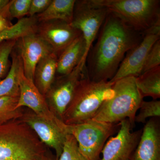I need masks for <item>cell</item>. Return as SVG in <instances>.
Here are the masks:
<instances>
[{
  "label": "cell",
  "instance_id": "cell-18",
  "mask_svg": "<svg viewBox=\"0 0 160 160\" xmlns=\"http://www.w3.org/2000/svg\"><path fill=\"white\" fill-rule=\"evenodd\" d=\"M11 55L12 61L9 72L5 78L0 82V98L19 97V76L23 69L22 62L14 48Z\"/></svg>",
  "mask_w": 160,
  "mask_h": 160
},
{
  "label": "cell",
  "instance_id": "cell-17",
  "mask_svg": "<svg viewBox=\"0 0 160 160\" xmlns=\"http://www.w3.org/2000/svg\"><path fill=\"white\" fill-rule=\"evenodd\" d=\"M58 58V56L52 52L41 59L35 69L33 82L44 97L55 79Z\"/></svg>",
  "mask_w": 160,
  "mask_h": 160
},
{
  "label": "cell",
  "instance_id": "cell-2",
  "mask_svg": "<svg viewBox=\"0 0 160 160\" xmlns=\"http://www.w3.org/2000/svg\"><path fill=\"white\" fill-rule=\"evenodd\" d=\"M112 85L109 81H92L85 72L63 115V122L77 125L92 119L103 103L114 96Z\"/></svg>",
  "mask_w": 160,
  "mask_h": 160
},
{
  "label": "cell",
  "instance_id": "cell-23",
  "mask_svg": "<svg viewBox=\"0 0 160 160\" xmlns=\"http://www.w3.org/2000/svg\"><path fill=\"white\" fill-rule=\"evenodd\" d=\"M138 110V113L135 118V122L145 124L148 118H160V101L158 100L143 101Z\"/></svg>",
  "mask_w": 160,
  "mask_h": 160
},
{
  "label": "cell",
  "instance_id": "cell-4",
  "mask_svg": "<svg viewBox=\"0 0 160 160\" xmlns=\"http://www.w3.org/2000/svg\"><path fill=\"white\" fill-rule=\"evenodd\" d=\"M114 94L106 100L92 119L105 122L119 123L128 119L132 128L135 118L143 101L136 82V78L128 77L113 83Z\"/></svg>",
  "mask_w": 160,
  "mask_h": 160
},
{
  "label": "cell",
  "instance_id": "cell-3",
  "mask_svg": "<svg viewBox=\"0 0 160 160\" xmlns=\"http://www.w3.org/2000/svg\"><path fill=\"white\" fill-rule=\"evenodd\" d=\"M46 146L20 119L0 125V160H40Z\"/></svg>",
  "mask_w": 160,
  "mask_h": 160
},
{
  "label": "cell",
  "instance_id": "cell-11",
  "mask_svg": "<svg viewBox=\"0 0 160 160\" xmlns=\"http://www.w3.org/2000/svg\"><path fill=\"white\" fill-rule=\"evenodd\" d=\"M120 127L115 136L108 139L101 153L100 160H130L132 153L139 141L142 129L132 131L129 120H123L120 123Z\"/></svg>",
  "mask_w": 160,
  "mask_h": 160
},
{
  "label": "cell",
  "instance_id": "cell-5",
  "mask_svg": "<svg viewBox=\"0 0 160 160\" xmlns=\"http://www.w3.org/2000/svg\"><path fill=\"white\" fill-rule=\"evenodd\" d=\"M136 31L144 33L160 22L159 0H92Z\"/></svg>",
  "mask_w": 160,
  "mask_h": 160
},
{
  "label": "cell",
  "instance_id": "cell-9",
  "mask_svg": "<svg viewBox=\"0 0 160 160\" xmlns=\"http://www.w3.org/2000/svg\"><path fill=\"white\" fill-rule=\"evenodd\" d=\"M160 38V22L146 32L141 42L126 53L114 77L109 82L113 83L123 78L140 75L148 53Z\"/></svg>",
  "mask_w": 160,
  "mask_h": 160
},
{
  "label": "cell",
  "instance_id": "cell-6",
  "mask_svg": "<svg viewBox=\"0 0 160 160\" xmlns=\"http://www.w3.org/2000/svg\"><path fill=\"white\" fill-rule=\"evenodd\" d=\"M120 127V123L93 119L77 125H66L68 134L74 137L81 153L89 160H101L100 154L106 141L117 133Z\"/></svg>",
  "mask_w": 160,
  "mask_h": 160
},
{
  "label": "cell",
  "instance_id": "cell-30",
  "mask_svg": "<svg viewBox=\"0 0 160 160\" xmlns=\"http://www.w3.org/2000/svg\"><path fill=\"white\" fill-rule=\"evenodd\" d=\"M40 160H57L56 156L47 151Z\"/></svg>",
  "mask_w": 160,
  "mask_h": 160
},
{
  "label": "cell",
  "instance_id": "cell-19",
  "mask_svg": "<svg viewBox=\"0 0 160 160\" xmlns=\"http://www.w3.org/2000/svg\"><path fill=\"white\" fill-rule=\"evenodd\" d=\"M75 0H52L46 10L35 16L38 23L59 20L71 24Z\"/></svg>",
  "mask_w": 160,
  "mask_h": 160
},
{
  "label": "cell",
  "instance_id": "cell-15",
  "mask_svg": "<svg viewBox=\"0 0 160 160\" xmlns=\"http://www.w3.org/2000/svg\"><path fill=\"white\" fill-rule=\"evenodd\" d=\"M130 160H160L159 118H151L145 123Z\"/></svg>",
  "mask_w": 160,
  "mask_h": 160
},
{
  "label": "cell",
  "instance_id": "cell-22",
  "mask_svg": "<svg viewBox=\"0 0 160 160\" xmlns=\"http://www.w3.org/2000/svg\"><path fill=\"white\" fill-rule=\"evenodd\" d=\"M18 99L19 98L10 97L0 98V125L22 116L23 107L16 108Z\"/></svg>",
  "mask_w": 160,
  "mask_h": 160
},
{
  "label": "cell",
  "instance_id": "cell-7",
  "mask_svg": "<svg viewBox=\"0 0 160 160\" xmlns=\"http://www.w3.org/2000/svg\"><path fill=\"white\" fill-rule=\"evenodd\" d=\"M108 10L96 5L92 0H78L75 3L71 25L82 32L86 43V51L82 62L86 67V58L93 42L108 14Z\"/></svg>",
  "mask_w": 160,
  "mask_h": 160
},
{
  "label": "cell",
  "instance_id": "cell-12",
  "mask_svg": "<svg viewBox=\"0 0 160 160\" xmlns=\"http://www.w3.org/2000/svg\"><path fill=\"white\" fill-rule=\"evenodd\" d=\"M14 49L22 59L25 76L33 82L38 62L53 52L51 46L37 32L18 39Z\"/></svg>",
  "mask_w": 160,
  "mask_h": 160
},
{
  "label": "cell",
  "instance_id": "cell-10",
  "mask_svg": "<svg viewBox=\"0 0 160 160\" xmlns=\"http://www.w3.org/2000/svg\"><path fill=\"white\" fill-rule=\"evenodd\" d=\"M31 128L46 146L54 150L57 160L62 152L68 133L66 125H58L39 116L29 109H25L20 118Z\"/></svg>",
  "mask_w": 160,
  "mask_h": 160
},
{
  "label": "cell",
  "instance_id": "cell-16",
  "mask_svg": "<svg viewBox=\"0 0 160 160\" xmlns=\"http://www.w3.org/2000/svg\"><path fill=\"white\" fill-rule=\"evenodd\" d=\"M86 51V43L82 34L75 39L58 57L57 74H69L82 63Z\"/></svg>",
  "mask_w": 160,
  "mask_h": 160
},
{
  "label": "cell",
  "instance_id": "cell-28",
  "mask_svg": "<svg viewBox=\"0 0 160 160\" xmlns=\"http://www.w3.org/2000/svg\"><path fill=\"white\" fill-rule=\"evenodd\" d=\"M52 2V0H31L28 17H32L43 12Z\"/></svg>",
  "mask_w": 160,
  "mask_h": 160
},
{
  "label": "cell",
  "instance_id": "cell-8",
  "mask_svg": "<svg viewBox=\"0 0 160 160\" xmlns=\"http://www.w3.org/2000/svg\"><path fill=\"white\" fill-rule=\"evenodd\" d=\"M86 69L80 63L69 74L56 77L51 88L45 95L49 109L62 121Z\"/></svg>",
  "mask_w": 160,
  "mask_h": 160
},
{
  "label": "cell",
  "instance_id": "cell-1",
  "mask_svg": "<svg viewBox=\"0 0 160 160\" xmlns=\"http://www.w3.org/2000/svg\"><path fill=\"white\" fill-rule=\"evenodd\" d=\"M143 36L144 33L136 31L109 11L86 58L89 79L96 82L110 81L125 55L137 46Z\"/></svg>",
  "mask_w": 160,
  "mask_h": 160
},
{
  "label": "cell",
  "instance_id": "cell-26",
  "mask_svg": "<svg viewBox=\"0 0 160 160\" xmlns=\"http://www.w3.org/2000/svg\"><path fill=\"white\" fill-rule=\"evenodd\" d=\"M31 0H12L9 3V11L12 18L18 19L28 16Z\"/></svg>",
  "mask_w": 160,
  "mask_h": 160
},
{
  "label": "cell",
  "instance_id": "cell-29",
  "mask_svg": "<svg viewBox=\"0 0 160 160\" xmlns=\"http://www.w3.org/2000/svg\"><path fill=\"white\" fill-rule=\"evenodd\" d=\"M9 3L4 10L0 13V32L11 27L13 25L11 22L12 18L10 17L9 13Z\"/></svg>",
  "mask_w": 160,
  "mask_h": 160
},
{
  "label": "cell",
  "instance_id": "cell-27",
  "mask_svg": "<svg viewBox=\"0 0 160 160\" xmlns=\"http://www.w3.org/2000/svg\"><path fill=\"white\" fill-rule=\"evenodd\" d=\"M160 40L154 43L148 53L143 65L141 74L160 66Z\"/></svg>",
  "mask_w": 160,
  "mask_h": 160
},
{
  "label": "cell",
  "instance_id": "cell-21",
  "mask_svg": "<svg viewBox=\"0 0 160 160\" xmlns=\"http://www.w3.org/2000/svg\"><path fill=\"white\" fill-rule=\"evenodd\" d=\"M38 22L35 16L27 17L18 20L11 27L0 32V44L7 40H17L24 36L35 33Z\"/></svg>",
  "mask_w": 160,
  "mask_h": 160
},
{
  "label": "cell",
  "instance_id": "cell-25",
  "mask_svg": "<svg viewBox=\"0 0 160 160\" xmlns=\"http://www.w3.org/2000/svg\"><path fill=\"white\" fill-rule=\"evenodd\" d=\"M58 160H89L81 153L77 141L74 137L71 134H68Z\"/></svg>",
  "mask_w": 160,
  "mask_h": 160
},
{
  "label": "cell",
  "instance_id": "cell-20",
  "mask_svg": "<svg viewBox=\"0 0 160 160\" xmlns=\"http://www.w3.org/2000/svg\"><path fill=\"white\" fill-rule=\"evenodd\" d=\"M137 86L143 98H160V66L145 72L136 78Z\"/></svg>",
  "mask_w": 160,
  "mask_h": 160
},
{
  "label": "cell",
  "instance_id": "cell-14",
  "mask_svg": "<svg viewBox=\"0 0 160 160\" xmlns=\"http://www.w3.org/2000/svg\"><path fill=\"white\" fill-rule=\"evenodd\" d=\"M20 95L17 109L26 107L39 116L58 125L64 122L49 109L45 97L37 89L34 82L24 74V69L19 76Z\"/></svg>",
  "mask_w": 160,
  "mask_h": 160
},
{
  "label": "cell",
  "instance_id": "cell-13",
  "mask_svg": "<svg viewBox=\"0 0 160 160\" xmlns=\"http://www.w3.org/2000/svg\"><path fill=\"white\" fill-rule=\"evenodd\" d=\"M37 33L51 46L58 57L81 32L65 21L53 20L38 23Z\"/></svg>",
  "mask_w": 160,
  "mask_h": 160
},
{
  "label": "cell",
  "instance_id": "cell-24",
  "mask_svg": "<svg viewBox=\"0 0 160 160\" xmlns=\"http://www.w3.org/2000/svg\"><path fill=\"white\" fill-rule=\"evenodd\" d=\"M17 40H7L0 44V82L5 78L10 69L9 58Z\"/></svg>",
  "mask_w": 160,
  "mask_h": 160
},
{
  "label": "cell",
  "instance_id": "cell-31",
  "mask_svg": "<svg viewBox=\"0 0 160 160\" xmlns=\"http://www.w3.org/2000/svg\"><path fill=\"white\" fill-rule=\"evenodd\" d=\"M9 0H0V13L9 4Z\"/></svg>",
  "mask_w": 160,
  "mask_h": 160
}]
</instances>
